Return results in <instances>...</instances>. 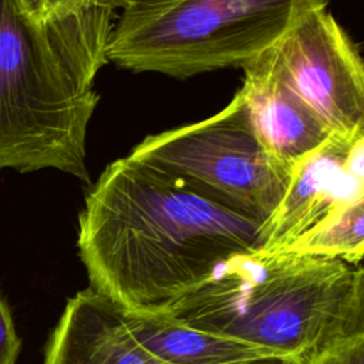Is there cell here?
<instances>
[{
	"label": "cell",
	"instance_id": "cell-6",
	"mask_svg": "<svg viewBox=\"0 0 364 364\" xmlns=\"http://www.w3.org/2000/svg\"><path fill=\"white\" fill-rule=\"evenodd\" d=\"M321 119L331 134L364 129V65L360 50L328 9L303 16L256 55Z\"/></svg>",
	"mask_w": 364,
	"mask_h": 364
},
{
	"label": "cell",
	"instance_id": "cell-3",
	"mask_svg": "<svg viewBox=\"0 0 364 364\" xmlns=\"http://www.w3.org/2000/svg\"><path fill=\"white\" fill-rule=\"evenodd\" d=\"M269 348L291 364L364 336V270L341 259L255 249L233 255L165 314Z\"/></svg>",
	"mask_w": 364,
	"mask_h": 364
},
{
	"label": "cell",
	"instance_id": "cell-14",
	"mask_svg": "<svg viewBox=\"0 0 364 364\" xmlns=\"http://www.w3.org/2000/svg\"><path fill=\"white\" fill-rule=\"evenodd\" d=\"M127 3L128 0H78V9L81 10L87 6H94V7L117 11V10H121Z\"/></svg>",
	"mask_w": 364,
	"mask_h": 364
},
{
	"label": "cell",
	"instance_id": "cell-7",
	"mask_svg": "<svg viewBox=\"0 0 364 364\" xmlns=\"http://www.w3.org/2000/svg\"><path fill=\"white\" fill-rule=\"evenodd\" d=\"M358 199H364V129L331 134L293 168L282 200L260 225V249H287L328 215Z\"/></svg>",
	"mask_w": 364,
	"mask_h": 364
},
{
	"label": "cell",
	"instance_id": "cell-9",
	"mask_svg": "<svg viewBox=\"0 0 364 364\" xmlns=\"http://www.w3.org/2000/svg\"><path fill=\"white\" fill-rule=\"evenodd\" d=\"M242 92L255 131L272 158L293 168L331 132L321 119L257 57L242 67Z\"/></svg>",
	"mask_w": 364,
	"mask_h": 364
},
{
	"label": "cell",
	"instance_id": "cell-5",
	"mask_svg": "<svg viewBox=\"0 0 364 364\" xmlns=\"http://www.w3.org/2000/svg\"><path fill=\"white\" fill-rule=\"evenodd\" d=\"M128 156L260 225L291 176L263 146L239 90L222 111L148 135Z\"/></svg>",
	"mask_w": 364,
	"mask_h": 364
},
{
	"label": "cell",
	"instance_id": "cell-1",
	"mask_svg": "<svg viewBox=\"0 0 364 364\" xmlns=\"http://www.w3.org/2000/svg\"><path fill=\"white\" fill-rule=\"evenodd\" d=\"M260 246L259 222L128 155L105 166L78 213L88 287L139 316L165 314L218 264Z\"/></svg>",
	"mask_w": 364,
	"mask_h": 364
},
{
	"label": "cell",
	"instance_id": "cell-8",
	"mask_svg": "<svg viewBox=\"0 0 364 364\" xmlns=\"http://www.w3.org/2000/svg\"><path fill=\"white\" fill-rule=\"evenodd\" d=\"M43 364H169L144 348L128 331L121 310L87 287L65 303L53 328ZM246 364H291L272 358Z\"/></svg>",
	"mask_w": 364,
	"mask_h": 364
},
{
	"label": "cell",
	"instance_id": "cell-11",
	"mask_svg": "<svg viewBox=\"0 0 364 364\" xmlns=\"http://www.w3.org/2000/svg\"><path fill=\"white\" fill-rule=\"evenodd\" d=\"M284 250L361 264L364 255V199L341 206Z\"/></svg>",
	"mask_w": 364,
	"mask_h": 364
},
{
	"label": "cell",
	"instance_id": "cell-2",
	"mask_svg": "<svg viewBox=\"0 0 364 364\" xmlns=\"http://www.w3.org/2000/svg\"><path fill=\"white\" fill-rule=\"evenodd\" d=\"M117 14L87 7L47 23L0 0V169H57L84 182L87 131Z\"/></svg>",
	"mask_w": 364,
	"mask_h": 364
},
{
	"label": "cell",
	"instance_id": "cell-13",
	"mask_svg": "<svg viewBox=\"0 0 364 364\" xmlns=\"http://www.w3.org/2000/svg\"><path fill=\"white\" fill-rule=\"evenodd\" d=\"M313 364H364V336L353 337L327 350Z\"/></svg>",
	"mask_w": 364,
	"mask_h": 364
},
{
	"label": "cell",
	"instance_id": "cell-12",
	"mask_svg": "<svg viewBox=\"0 0 364 364\" xmlns=\"http://www.w3.org/2000/svg\"><path fill=\"white\" fill-rule=\"evenodd\" d=\"M21 350V340L13 323L7 301L0 291V364H16Z\"/></svg>",
	"mask_w": 364,
	"mask_h": 364
},
{
	"label": "cell",
	"instance_id": "cell-4",
	"mask_svg": "<svg viewBox=\"0 0 364 364\" xmlns=\"http://www.w3.org/2000/svg\"><path fill=\"white\" fill-rule=\"evenodd\" d=\"M331 0H128L107 60L135 73L188 78L243 67L303 16Z\"/></svg>",
	"mask_w": 364,
	"mask_h": 364
},
{
	"label": "cell",
	"instance_id": "cell-10",
	"mask_svg": "<svg viewBox=\"0 0 364 364\" xmlns=\"http://www.w3.org/2000/svg\"><path fill=\"white\" fill-rule=\"evenodd\" d=\"M121 316L134 338L169 364H246L279 358L269 348L205 333L168 316H139L122 310Z\"/></svg>",
	"mask_w": 364,
	"mask_h": 364
}]
</instances>
